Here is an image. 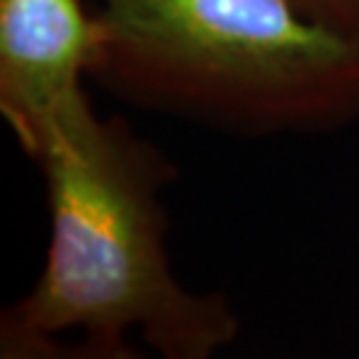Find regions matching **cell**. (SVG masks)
I'll list each match as a JSON object with an SVG mask.
<instances>
[{
    "mask_svg": "<svg viewBox=\"0 0 359 359\" xmlns=\"http://www.w3.org/2000/svg\"><path fill=\"white\" fill-rule=\"evenodd\" d=\"M90 80L123 102L234 136L359 120V35L287 0H96Z\"/></svg>",
    "mask_w": 359,
    "mask_h": 359,
    "instance_id": "cell-2",
    "label": "cell"
},
{
    "mask_svg": "<svg viewBox=\"0 0 359 359\" xmlns=\"http://www.w3.org/2000/svg\"><path fill=\"white\" fill-rule=\"evenodd\" d=\"M0 359H157L120 333H53L0 314Z\"/></svg>",
    "mask_w": 359,
    "mask_h": 359,
    "instance_id": "cell-4",
    "label": "cell"
},
{
    "mask_svg": "<svg viewBox=\"0 0 359 359\" xmlns=\"http://www.w3.org/2000/svg\"><path fill=\"white\" fill-rule=\"evenodd\" d=\"M48 245L35 283L6 311L53 333H120L157 359H216L240 335L221 293L176 277L165 192L176 165L86 102L40 142Z\"/></svg>",
    "mask_w": 359,
    "mask_h": 359,
    "instance_id": "cell-1",
    "label": "cell"
},
{
    "mask_svg": "<svg viewBox=\"0 0 359 359\" xmlns=\"http://www.w3.org/2000/svg\"><path fill=\"white\" fill-rule=\"evenodd\" d=\"M301 16L346 35H359V0H287Z\"/></svg>",
    "mask_w": 359,
    "mask_h": 359,
    "instance_id": "cell-5",
    "label": "cell"
},
{
    "mask_svg": "<svg viewBox=\"0 0 359 359\" xmlns=\"http://www.w3.org/2000/svg\"><path fill=\"white\" fill-rule=\"evenodd\" d=\"M102 35V19L86 0H0V109L27 157L90 102L83 80L93 72Z\"/></svg>",
    "mask_w": 359,
    "mask_h": 359,
    "instance_id": "cell-3",
    "label": "cell"
}]
</instances>
